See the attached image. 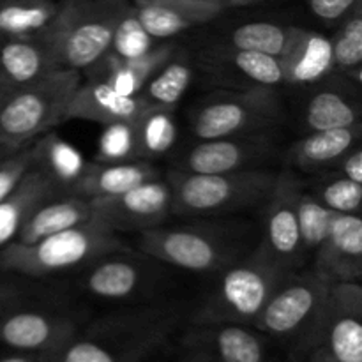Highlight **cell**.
Listing matches in <instances>:
<instances>
[{
	"instance_id": "2",
	"label": "cell",
	"mask_w": 362,
	"mask_h": 362,
	"mask_svg": "<svg viewBox=\"0 0 362 362\" xmlns=\"http://www.w3.org/2000/svg\"><path fill=\"white\" fill-rule=\"evenodd\" d=\"M177 269L141 253L122 247L98 257L78 271L57 278L74 296L110 304H148L159 300L172 286Z\"/></svg>"
},
{
	"instance_id": "45",
	"label": "cell",
	"mask_w": 362,
	"mask_h": 362,
	"mask_svg": "<svg viewBox=\"0 0 362 362\" xmlns=\"http://www.w3.org/2000/svg\"><path fill=\"white\" fill-rule=\"evenodd\" d=\"M4 95V81H2V74H0V98Z\"/></svg>"
},
{
	"instance_id": "21",
	"label": "cell",
	"mask_w": 362,
	"mask_h": 362,
	"mask_svg": "<svg viewBox=\"0 0 362 362\" xmlns=\"http://www.w3.org/2000/svg\"><path fill=\"white\" fill-rule=\"evenodd\" d=\"M177 49L179 46L165 41L140 59L122 60L105 53L98 62L92 64L81 74H85V80L103 81V83L110 85L113 90L122 95H138L145 83L165 66L166 60Z\"/></svg>"
},
{
	"instance_id": "40",
	"label": "cell",
	"mask_w": 362,
	"mask_h": 362,
	"mask_svg": "<svg viewBox=\"0 0 362 362\" xmlns=\"http://www.w3.org/2000/svg\"><path fill=\"white\" fill-rule=\"evenodd\" d=\"M310 13L325 25L338 27L362 0H306Z\"/></svg>"
},
{
	"instance_id": "42",
	"label": "cell",
	"mask_w": 362,
	"mask_h": 362,
	"mask_svg": "<svg viewBox=\"0 0 362 362\" xmlns=\"http://www.w3.org/2000/svg\"><path fill=\"white\" fill-rule=\"evenodd\" d=\"M30 293L25 290V286L18 281L11 279H0V317L16 304L23 303Z\"/></svg>"
},
{
	"instance_id": "43",
	"label": "cell",
	"mask_w": 362,
	"mask_h": 362,
	"mask_svg": "<svg viewBox=\"0 0 362 362\" xmlns=\"http://www.w3.org/2000/svg\"><path fill=\"white\" fill-rule=\"evenodd\" d=\"M267 0H225V9H232V7H251L258 6Z\"/></svg>"
},
{
	"instance_id": "27",
	"label": "cell",
	"mask_w": 362,
	"mask_h": 362,
	"mask_svg": "<svg viewBox=\"0 0 362 362\" xmlns=\"http://www.w3.org/2000/svg\"><path fill=\"white\" fill-rule=\"evenodd\" d=\"M361 317L359 311L339 306L327 293L318 329L325 332L332 362H362Z\"/></svg>"
},
{
	"instance_id": "25",
	"label": "cell",
	"mask_w": 362,
	"mask_h": 362,
	"mask_svg": "<svg viewBox=\"0 0 362 362\" xmlns=\"http://www.w3.org/2000/svg\"><path fill=\"white\" fill-rule=\"evenodd\" d=\"M60 197L39 170L25 173L18 186L0 202V250L16 239L28 216L52 198Z\"/></svg>"
},
{
	"instance_id": "46",
	"label": "cell",
	"mask_w": 362,
	"mask_h": 362,
	"mask_svg": "<svg viewBox=\"0 0 362 362\" xmlns=\"http://www.w3.org/2000/svg\"><path fill=\"white\" fill-rule=\"evenodd\" d=\"M214 2H219L223 7H225V0H214Z\"/></svg>"
},
{
	"instance_id": "33",
	"label": "cell",
	"mask_w": 362,
	"mask_h": 362,
	"mask_svg": "<svg viewBox=\"0 0 362 362\" xmlns=\"http://www.w3.org/2000/svg\"><path fill=\"white\" fill-rule=\"evenodd\" d=\"M334 73L361 83L362 69V4L338 25L331 39Z\"/></svg>"
},
{
	"instance_id": "6",
	"label": "cell",
	"mask_w": 362,
	"mask_h": 362,
	"mask_svg": "<svg viewBox=\"0 0 362 362\" xmlns=\"http://www.w3.org/2000/svg\"><path fill=\"white\" fill-rule=\"evenodd\" d=\"M129 0H59V9L41 37L57 69L83 73L110 48Z\"/></svg>"
},
{
	"instance_id": "11",
	"label": "cell",
	"mask_w": 362,
	"mask_h": 362,
	"mask_svg": "<svg viewBox=\"0 0 362 362\" xmlns=\"http://www.w3.org/2000/svg\"><path fill=\"white\" fill-rule=\"evenodd\" d=\"M327 286L310 267L288 272L253 325L272 336H290L304 327H318L327 300Z\"/></svg>"
},
{
	"instance_id": "3",
	"label": "cell",
	"mask_w": 362,
	"mask_h": 362,
	"mask_svg": "<svg viewBox=\"0 0 362 362\" xmlns=\"http://www.w3.org/2000/svg\"><path fill=\"white\" fill-rule=\"evenodd\" d=\"M279 170L257 168L228 173H191L166 168L172 189V216L226 218L262 209L271 197Z\"/></svg>"
},
{
	"instance_id": "14",
	"label": "cell",
	"mask_w": 362,
	"mask_h": 362,
	"mask_svg": "<svg viewBox=\"0 0 362 362\" xmlns=\"http://www.w3.org/2000/svg\"><path fill=\"white\" fill-rule=\"evenodd\" d=\"M300 90L297 120L304 133L362 126L361 83L332 73Z\"/></svg>"
},
{
	"instance_id": "38",
	"label": "cell",
	"mask_w": 362,
	"mask_h": 362,
	"mask_svg": "<svg viewBox=\"0 0 362 362\" xmlns=\"http://www.w3.org/2000/svg\"><path fill=\"white\" fill-rule=\"evenodd\" d=\"M34 168L32 144L14 152H2L0 156V202L18 186L25 173Z\"/></svg>"
},
{
	"instance_id": "19",
	"label": "cell",
	"mask_w": 362,
	"mask_h": 362,
	"mask_svg": "<svg viewBox=\"0 0 362 362\" xmlns=\"http://www.w3.org/2000/svg\"><path fill=\"white\" fill-rule=\"evenodd\" d=\"M286 87H308L334 73L331 39L320 32L293 25L292 37L279 57Z\"/></svg>"
},
{
	"instance_id": "12",
	"label": "cell",
	"mask_w": 362,
	"mask_h": 362,
	"mask_svg": "<svg viewBox=\"0 0 362 362\" xmlns=\"http://www.w3.org/2000/svg\"><path fill=\"white\" fill-rule=\"evenodd\" d=\"M194 74L214 88H281L285 74L279 59L246 52L226 42L205 46L193 57Z\"/></svg>"
},
{
	"instance_id": "47",
	"label": "cell",
	"mask_w": 362,
	"mask_h": 362,
	"mask_svg": "<svg viewBox=\"0 0 362 362\" xmlns=\"http://www.w3.org/2000/svg\"><path fill=\"white\" fill-rule=\"evenodd\" d=\"M0 152H4V151H0Z\"/></svg>"
},
{
	"instance_id": "5",
	"label": "cell",
	"mask_w": 362,
	"mask_h": 362,
	"mask_svg": "<svg viewBox=\"0 0 362 362\" xmlns=\"http://www.w3.org/2000/svg\"><path fill=\"white\" fill-rule=\"evenodd\" d=\"M81 81L80 71L55 69L6 92L0 98V151H20L66 122L67 110Z\"/></svg>"
},
{
	"instance_id": "15",
	"label": "cell",
	"mask_w": 362,
	"mask_h": 362,
	"mask_svg": "<svg viewBox=\"0 0 362 362\" xmlns=\"http://www.w3.org/2000/svg\"><path fill=\"white\" fill-rule=\"evenodd\" d=\"M73 318L42 308L16 304L0 317V341L23 352H59L74 338Z\"/></svg>"
},
{
	"instance_id": "31",
	"label": "cell",
	"mask_w": 362,
	"mask_h": 362,
	"mask_svg": "<svg viewBox=\"0 0 362 362\" xmlns=\"http://www.w3.org/2000/svg\"><path fill=\"white\" fill-rule=\"evenodd\" d=\"M303 187L334 214H359L362 209V184L346 179L336 170L310 175Z\"/></svg>"
},
{
	"instance_id": "10",
	"label": "cell",
	"mask_w": 362,
	"mask_h": 362,
	"mask_svg": "<svg viewBox=\"0 0 362 362\" xmlns=\"http://www.w3.org/2000/svg\"><path fill=\"white\" fill-rule=\"evenodd\" d=\"M303 179L297 172L281 168L271 197L262 207V225L257 250L285 271L306 269L300 247L299 221H297V197Z\"/></svg>"
},
{
	"instance_id": "1",
	"label": "cell",
	"mask_w": 362,
	"mask_h": 362,
	"mask_svg": "<svg viewBox=\"0 0 362 362\" xmlns=\"http://www.w3.org/2000/svg\"><path fill=\"white\" fill-rule=\"evenodd\" d=\"M200 219L141 230L134 233V247L177 271L214 276L257 246L258 235L247 221Z\"/></svg>"
},
{
	"instance_id": "29",
	"label": "cell",
	"mask_w": 362,
	"mask_h": 362,
	"mask_svg": "<svg viewBox=\"0 0 362 362\" xmlns=\"http://www.w3.org/2000/svg\"><path fill=\"white\" fill-rule=\"evenodd\" d=\"M140 159L158 161L172 154L179 141V124L175 110L147 106L136 122Z\"/></svg>"
},
{
	"instance_id": "28",
	"label": "cell",
	"mask_w": 362,
	"mask_h": 362,
	"mask_svg": "<svg viewBox=\"0 0 362 362\" xmlns=\"http://www.w3.org/2000/svg\"><path fill=\"white\" fill-rule=\"evenodd\" d=\"M194 64L187 53H179L177 49L165 66L145 83L140 90V98L148 106L177 110L184 94L194 80Z\"/></svg>"
},
{
	"instance_id": "34",
	"label": "cell",
	"mask_w": 362,
	"mask_h": 362,
	"mask_svg": "<svg viewBox=\"0 0 362 362\" xmlns=\"http://www.w3.org/2000/svg\"><path fill=\"white\" fill-rule=\"evenodd\" d=\"M334 212L325 209L318 200H315L303 186H300L299 197H297V221H299L300 247H303L306 267H310L311 258L322 246L327 237L329 226H331Z\"/></svg>"
},
{
	"instance_id": "17",
	"label": "cell",
	"mask_w": 362,
	"mask_h": 362,
	"mask_svg": "<svg viewBox=\"0 0 362 362\" xmlns=\"http://www.w3.org/2000/svg\"><path fill=\"white\" fill-rule=\"evenodd\" d=\"M138 20L156 41L211 23L225 11L214 0H133Z\"/></svg>"
},
{
	"instance_id": "36",
	"label": "cell",
	"mask_w": 362,
	"mask_h": 362,
	"mask_svg": "<svg viewBox=\"0 0 362 362\" xmlns=\"http://www.w3.org/2000/svg\"><path fill=\"white\" fill-rule=\"evenodd\" d=\"M156 42L158 41L145 30L141 21L138 20L136 11H134L133 2H131V6L127 7L124 16L117 23L112 42H110V48L106 53L122 60L140 59V57L147 55L152 48L158 46Z\"/></svg>"
},
{
	"instance_id": "26",
	"label": "cell",
	"mask_w": 362,
	"mask_h": 362,
	"mask_svg": "<svg viewBox=\"0 0 362 362\" xmlns=\"http://www.w3.org/2000/svg\"><path fill=\"white\" fill-rule=\"evenodd\" d=\"M92 219L90 202L76 197H57L39 205L27 218L14 243L32 244L53 233L81 225Z\"/></svg>"
},
{
	"instance_id": "41",
	"label": "cell",
	"mask_w": 362,
	"mask_h": 362,
	"mask_svg": "<svg viewBox=\"0 0 362 362\" xmlns=\"http://www.w3.org/2000/svg\"><path fill=\"white\" fill-rule=\"evenodd\" d=\"M332 170H336V172L341 173V175L346 177V179L354 180V182L362 184V147H361V144L350 148L346 154H343Z\"/></svg>"
},
{
	"instance_id": "44",
	"label": "cell",
	"mask_w": 362,
	"mask_h": 362,
	"mask_svg": "<svg viewBox=\"0 0 362 362\" xmlns=\"http://www.w3.org/2000/svg\"><path fill=\"white\" fill-rule=\"evenodd\" d=\"M0 362H34L32 359H28V357H21V356H14V357H6V359H2Z\"/></svg>"
},
{
	"instance_id": "7",
	"label": "cell",
	"mask_w": 362,
	"mask_h": 362,
	"mask_svg": "<svg viewBox=\"0 0 362 362\" xmlns=\"http://www.w3.org/2000/svg\"><path fill=\"white\" fill-rule=\"evenodd\" d=\"M290 110L279 88H214L202 95L187 113V127L194 140L237 136L283 127Z\"/></svg>"
},
{
	"instance_id": "8",
	"label": "cell",
	"mask_w": 362,
	"mask_h": 362,
	"mask_svg": "<svg viewBox=\"0 0 362 362\" xmlns=\"http://www.w3.org/2000/svg\"><path fill=\"white\" fill-rule=\"evenodd\" d=\"M288 271L269 260L257 246L216 272L211 292L198 310V324H255L269 297Z\"/></svg>"
},
{
	"instance_id": "23",
	"label": "cell",
	"mask_w": 362,
	"mask_h": 362,
	"mask_svg": "<svg viewBox=\"0 0 362 362\" xmlns=\"http://www.w3.org/2000/svg\"><path fill=\"white\" fill-rule=\"evenodd\" d=\"M55 69V60L41 34L27 37H0L4 94L32 83Z\"/></svg>"
},
{
	"instance_id": "37",
	"label": "cell",
	"mask_w": 362,
	"mask_h": 362,
	"mask_svg": "<svg viewBox=\"0 0 362 362\" xmlns=\"http://www.w3.org/2000/svg\"><path fill=\"white\" fill-rule=\"evenodd\" d=\"M94 163H126L140 159L136 124L103 126Z\"/></svg>"
},
{
	"instance_id": "4",
	"label": "cell",
	"mask_w": 362,
	"mask_h": 362,
	"mask_svg": "<svg viewBox=\"0 0 362 362\" xmlns=\"http://www.w3.org/2000/svg\"><path fill=\"white\" fill-rule=\"evenodd\" d=\"M129 244L95 221L53 233L32 244L9 243L0 250V272L30 279H57Z\"/></svg>"
},
{
	"instance_id": "13",
	"label": "cell",
	"mask_w": 362,
	"mask_h": 362,
	"mask_svg": "<svg viewBox=\"0 0 362 362\" xmlns=\"http://www.w3.org/2000/svg\"><path fill=\"white\" fill-rule=\"evenodd\" d=\"M92 221L112 232L138 233L163 225L172 216V189L165 173L122 194L92 200Z\"/></svg>"
},
{
	"instance_id": "35",
	"label": "cell",
	"mask_w": 362,
	"mask_h": 362,
	"mask_svg": "<svg viewBox=\"0 0 362 362\" xmlns=\"http://www.w3.org/2000/svg\"><path fill=\"white\" fill-rule=\"evenodd\" d=\"M212 343L221 362H262V341L243 324H216Z\"/></svg>"
},
{
	"instance_id": "24",
	"label": "cell",
	"mask_w": 362,
	"mask_h": 362,
	"mask_svg": "<svg viewBox=\"0 0 362 362\" xmlns=\"http://www.w3.org/2000/svg\"><path fill=\"white\" fill-rule=\"evenodd\" d=\"M32 148L34 168L52 182L60 197H71L92 161H87L74 145L64 140L55 131H48L35 138Z\"/></svg>"
},
{
	"instance_id": "20",
	"label": "cell",
	"mask_w": 362,
	"mask_h": 362,
	"mask_svg": "<svg viewBox=\"0 0 362 362\" xmlns=\"http://www.w3.org/2000/svg\"><path fill=\"white\" fill-rule=\"evenodd\" d=\"M147 106L140 95H122L103 81L83 80L67 110V120L80 119L101 126L136 124Z\"/></svg>"
},
{
	"instance_id": "30",
	"label": "cell",
	"mask_w": 362,
	"mask_h": 362,
	"mask_svg": "<svg viewBox=\"0 0 362 362\" xmlns=\"http://www.w3.org/2000/svg\"><path fill=\"white\" fill-rule=\"evenodd\" d=\"M57 9L59 0H0V37L42 34Z\"/></svg>"
},
{
	"instance_id": "18",
	"label": "cell",
	"mask_w": 362,
	"mask_h": 362,
	"mask_svg": "<svg viewBox=\"0 0 362 362\" xmlns=\"http://www.w3.org/2000/svg\"><path fill=\"white\" fill-rule=\"evenodd\" d=\"M362 126L304 133L299 140L283 147L281 163L292 172L317 175L334 168L343 154L361 144Z\"/></svg>"
},
{
	"instance_id": "16",
	"label": "cell",
	"mask_w": 362,
	"mask_h": 362,
	"mask_svg": "<svg viewBox=\"0 0 362 362\" xmlns=\"http://www.w3.org/2000/svg\"><path fill=\"white\" fill-rule=\"evenodd\" d=\"M313 269L327 285L362 279V218L334 214L327 237L311 258Z\"/></svg>"
},
{
	"instance_id": "32",
	"label": "cell",
	"mask_w": 362,
	"mask_h": 362,
	"mask_svg": "<svg viewBox=\"0 0 362 362\" xmlns=\"http://www.w3.org/2000/svg\"><path fill=\"white\" fill-rule=\"evenodd\" d=\"M293 25L276 23V21H247L232 28L226 37V45L246 52L265 53L279 59L285 53L292 37Z\"/></svg>"
},
{
	"instance_id": "39",
	"label": "cell",
	"mask_w": 362,
	"mask_h": 362,
	"mask_svg": "<svg viewBox=\"0 0 362 362\" xmlns=\"http://www.w3.org/2000/svg\"><path fill=\"white\" fill-rule=\"evenodd\" d=\"M59 352H62L60 362H117V357L108 349L99 345L92 338L76 339V341L71 338Z\"/></svg>"
},
{
	"instance_id": "9",
	"label": "cell",
	"mask_w": 362,
	"mask_h": 362,
	"mask_svg": "<svg viewBox=\"0 0 362 362\" xmlns=\"http://www.w3.org/2000/svg\"><path fill=\"white\" fill-rule=\"evenodd\" d=\"M281 127H272L237 136L197 140L182 154H177L170 168L191 173L272 168V163L281 159Z\"/></svg>"
},
{
	"instance_id": "22",
	"label": "cell",
	"mask_w": 362,
	"mask_h": 362,
	"mask_svg": "<svg viewBox=\"0 0 362 362\" xmlns=\"http://www.w3.org/2000/svg\"><path fill=\"white\" fill-rule=\"evenodd\" d=\"M163 173L165 172L154 161H145V159L126 163L92 161L71 197L83 198L88 202L117 197L147 180L158 179Z\"/></svg>"
}]
</instances>
